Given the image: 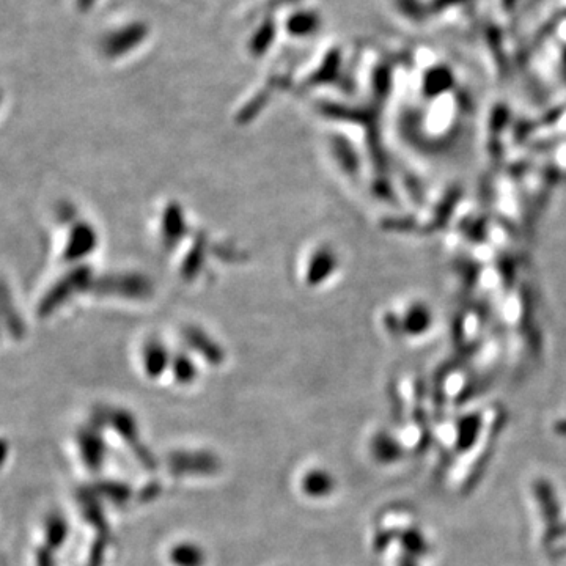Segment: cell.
<instances>
[{"label":"cell","mask_w":566,"mask_h":566,"mask_svg":"<svg viewBox=\"0 0 566 566\" xmlns=\"http://www.w3.org/2000/svg\"><path fill=\"white\" fill-rule=\"evenodd\" d=\"M329 483H331V480H329L328 475L323 474V472H312L306 480L307 493L315 494V496L326 494L329 486H331Z\"/></svg>","instance_id":"obj_2"},{"label":"cell","mask_w":566,"mask_h":566,"mask_svg":"<svg viewBox=\"0 0 566 566\" xmlns=\"http://www.w3.org/2000/svg\"><path fill=\"white\" fill-rule=\"evenodd\" d=\"M203 554V552H202ZM195 546H181L173 551V562L178 566H199L203 562V555Z\"/></svg>","instance_id":"obj_1"}]
</instances>
